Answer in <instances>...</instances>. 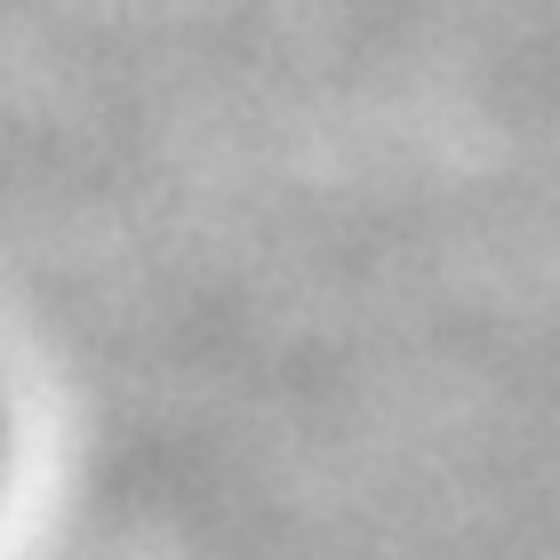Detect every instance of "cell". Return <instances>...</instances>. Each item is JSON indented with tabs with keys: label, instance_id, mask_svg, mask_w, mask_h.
<instances>
[{
	"label": "cell",
	"instance_id": "cell-1",
	"mask_svg": "<svg viewBox=\"0 0 560 560\" xmlns=\"http://www.w3.org/2000/svg\"><path fill=\"white\" fill-rule=\"evenodd\" d=\"M0 465H9V417H0Z\"/></svg>",
	"mask_w": 560,
	"mask_h": 560
}]
</instances>
